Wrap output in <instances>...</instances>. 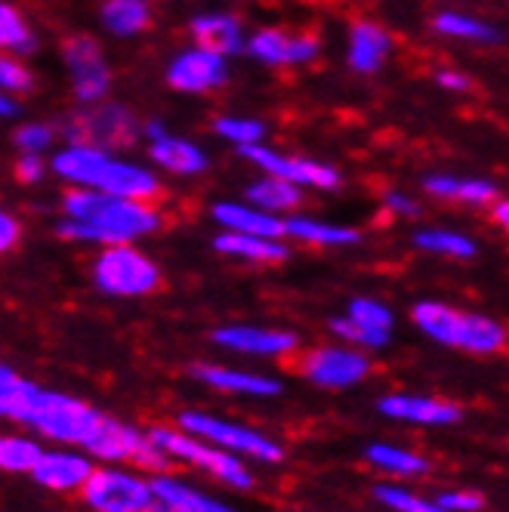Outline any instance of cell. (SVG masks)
<instances>
[{
	"label": "cell",
	"mask_w": 509,
	"mask_h": 512,
	"mask_svg": "<svg viewBox=\"0 0 509 512\" xmlns=\"http://www.w3.org/2000/svg\"><path fill=\"white\" fill-rule=\"evenodd\" d=\"M213 219L226 232H241V235H260V238H281L284 235V219L275 213H266L253 204H213Z\"/></svg>",
	"instance_id": "obj_21"
},
{
	"label": "cell",
	"mask_w": 509,
	"mask_h": 512,
	"mask_svg": "<svg viewBox=\"0 0 509 512\" xmlns=\"http://www.w3.org/2000/svg\"><path fill=\"white\" fill-rule=\"evenodd\" d=\"M213 343L235 352V355H253V358H284L297 352V337L290 331H272V327L257 324H232L213 331Z\"/></svg>",
	"instance_id": "obj_16"
},
{
	"label": "cell",
	"mask_w": 509,
	"mask_h": 512,
	"mask_svg": "<svg viewBox=\"0 0 509 512\" xmlns=\"http://www.w3.org/2000/svg\"><path fill=\"white\" fill-rule=\"evenodd\" d=\"M13 173H16L19 182H25V186H31V182H38V179L44 176V161H41V155L22 152V158L16 161Z\"/></svg>",
	"instance_id": "obj_41"
},
{
	"label": "cell",
	"mask_w": 509,
	"mask_h": 512,
	"mask_svg": "<svg viewBox=\"0 0 509 512\" xmlns=\"http://www.w3.org/2000/svg\"><path fill=\"white\" fill-rule=\"evenodd\" d=\"M16 145L22 152H31V155H41L47 145H50V139H53V133L44 127V124H25V127H19L16 130Z\"/></svg>",
	"instance_id": "obj_38"
},
{
	"label": "cell",
	"mask_w": 509,
	"mask_h": 512,
	"mask_svg": "<svg viewBox=\"0 0 509 512\" xmlns=\"http://www.w3.org/2000/svg\"><path fill=\"white\" fill-rule=\"evenodd\" d=\"M392 312L389 306H383L380 300L371 297H358L349 303L346 315L331 321V334L337 340H343L346 346H355L361 352H374V349H386L392 340Z\"/></svg>",
	"instance_id": "obj_11"
},
{
	"label": "cell",
	"mask_w": 509,
	"mask_h": 512,
	"mask_svg": "<svg viewBox=\"0 0 509 512\" xmlns=\"http://www.w3.org/2000/svg\"><path fill=\"white\" fill-rule=\"evenodd\" d=\"M44 457V448L28 435H4L0 438V469L7 472H28L38 466Z\"/></svg>",
	"instance_id": "obj_34"
},
{
	"label": "cell",
	"mask_w": 509,
	"mask_h": 512,
	"mask_svg": "<svg viewBox=\"0 0 509 512\" xmlns=\"http://www.w3.org/2000/svg\"><path fill=\"white\" fill-rule=\"evenodd\" d=\"M250 164L263 167L269 176H278L284 182H294V186H312V189H337L340 186V173L331 164H318L306 158H284L263 145H241L238 149Z\"/></svg>",
	"instance_id": "obj_14"
},
{
	"label": "cell",
	"mask_w": 509,
	"mask_h": 512,
	"mask_svg": "<svg viewBox=\"0 0 509 512\" xmlns=\"http://www.w3.org/2000/svg\"><path fill=\"white\" fill-rule=\"evenodd\" d=\"M494 219H497V226H503L509 232V198L494 204Z\"/></svg>",
	"instance_id": "obj_45"
},
{
	"label": "cell",
	"mask_w": 509,
	"mask_h": 512,
	"mask_svg": "<svg viewBox=\"0 0 509 512\" xmlns=\"http://www.w3.org/2000/svg\"><path fill=\"white\" fill-rule=\"evenodd\" d=\"M84 451L102 463H118V466L136 463L152 472H161L170 463V457L161 451L152 432H139L136 426L121 423L115 417H105V414H102L99 426L93 429V435L84 442Z\"/></svg>",
	"instance_id": "obj_7"
},
{
	"label": "cell",
	"mask_w": 509,
	"mask_h": 512,
	"mask_svg": "<svg viewBox=\"0 0 509 512\" xmlns=\"http://www.w3.org/2000/svg\"><path fill=\"white\" fill-rule=\"evenodd\" d=\"M423 189L435 198L463 201V204H488L497 198V189L485 179H457V176H426Z\"/></svg>",
	"instance_id": "obj_29"
},
{
	"label": "cell",
	"mask_w": 509,
	"mask_h": 512,
	"mask_svg": "<svg viewBox=\"0 0 509 512\" xmlns=\"http://www.w3.org/2000/svg\"><path fill=\"white\" fill-rule=\"evenodd\" d=\"M93 472H96V463L84 448L62 445V448L44 451L38 466L31 469V479L47 491L65 494V491H81L90 482Z\"/></svg>",
	"instance_id": "obj_15"
},
{
	"label": "cell",
	"mask_w": 509,
	"mask_h": 512,
	"mask_svg": "<svg viewBox=\"0 0 509 512\" xmlns=\"http://www.w3.org/2000/svg\"><path fill=\"white\" fill-rule=\"evenodd\" d=\"M0 84H4L7 93H28L34 87L31 75H28V68L13 62V59H4L0 62Z\"/></svg>",
	"instance_id": "obj_39"
},
{
	"label": "cell",
	"mask_w": 509,
	"mask_h": 512,
	"mask_svg": "<svg viewBox=\"0 0 509 512\" xmlns=\"http://www.w3.org/2000/svg\"><path fill=\"white\" fill-rule=\"evenodd\" d=\"M145 136H149L152 142H158V139H164V136H167V130H164V124H161V121H149V124H145Z\"/></svg>",
	"instance_id": "obj_46"
},
{
	"label": "cell",
	"mask_w": 509,
	"mask_h": 512,
	"mask_svg": "<svg viewBox=\"0 0 509 512\" xmlns=\"http://www.w3.org/2000/svg\"><path fill=\"white\" fill-rule=\"evenodd\" d=\"M62 53H65V65L71 71V84H75L78 99L90 105L105 99L112 78H108V65L102 59L99 44L87 38V34H75V38L65 41Z\"/></svg>",
	"instance_id": "obj_13"
},
{
	"label": "cell",
	"mask_w": 509,
	"mask_h": 512,
	"mask_svg": "<svg viewBox=\"0 0 509 512\" xmlns=\"http://www.w3.org/2000/svg\"><path fill=\"white\" fill-rule=\"evenodd\" d=\"M81 497L93 512H149L158 500L152 479L136 475L118 463L96 466L90 482L81 488Z\"/></svg>",
	"instance_id": "obj_9"
},
{
	"label": "cell",
	"mask_w": 509,
	"mask_h": 512,
	"mask_svg": "<svg viewBox=\"0 0 509 512\" xmlns=\"http://www.w3.org/2000/svg\"><path fill=\"white\" fill-rule=\"evenodd\" d=\"M53 170L81 189H96L105 195H118L130 201H145L158 195V179L127 161H112L96 145H68L53 158Z\"/></svg>",
	"instance_id": "obj_3"
},
{
	"label": "cell",
	"mask_w": 509,
	"mask_h": 512,
	"mask_svg": "<svg viewBox=\"0 0 509 512\" xmlns=\"http://www.w3.org/2000/svg\"><path fill=\"white\" fill-rule=\"evenodd\" d=\"M149 512H183V509H176V506H170V503H164V500H155Z\"/></svg>",
	"instance_id": "obj_48"
},
{
	"label": "cell",
	"mask_w": 509,
	"mask_h": 512,
	"mask_svg": "<svg viewBox=\"0 0 509 512\" xmlns=\"http://www.w3.org/2000/svg\"><path fill=\"white\" fill-rule=\"evenodd\" d=\"M0 112H4L7 118H13V115H19V105L13 99H0Z\"/></svg>",
	"instance_id": "obj_47"
},
{
	"label": "cell",
	"mask_w": 509,
	"mask_h": 512,
	"mask_svg": "<svg viewBox=\"0 0 509 512\" xmlns=\"http://www.w3.org/2000/svg\"><path fill=\"white\" fill-rule=\"evenodd\" d=\"M247 50L266 65H297L306 62L318 53L315 38H290V34L278 28H266L260 34H253Z\"/></svg>",
	"instance_id": "obj_20"
},
{
	"label": "cell",
	"mask_w": 509,
	"mask_h": 512,
	"mask_svg": "<svg viewBox=\"0 0 509 512\" xmlns=\"http://www.w3.org/2000/svg\"><path fill=\"white\" fill-rule=\"evenodd\" d=\"M0 414L68 448H84L102 420V414L87 401L44 389L19 377L13 368H0Z\"/></svg>",
	"instance_id": "obj_1"
},
{
	"label": "cell",
	"mask_w": 509,
	"mask_h": 512,
	"mask_svg": "<svg viewBox=\"0 0 509 512\" xmlns=\"http://www.w3.org/2000/svg\"><path fill=\"white\" fill-rule=\"evenodd\" d=\"M247 201L253 207H260L266 213H278V210H290L300 204V186L294 182H284L278 176H266L260 182H253L247 189Z\"/></svg>",
	"instance_id": "obj_30"
},
{
	"label": "cell",
	"mask_w": 509,
	"mask_h": 512,
	"mask_svg": "<svg viewBox=\"0 0 509 512\" xmlns=\"http://www.w3.org/2000/svg\"><path fill=\"white\" fill-rule=\"evenodd\" d=\"M435 31L448 34V38H460V41H482V44H497L500 31L488 22H479L472 16H460V13H439L435 16Z\"/></svg>",
	"instance_id": "obj_33"
},
{
	"label": "cell",
	"mask_w": 509,
	"mask_h": 512,
	"mask_svg": "<svg viewBox=\"0 0 509 512\" xmlns=\"http://www.w3.org/2000/svg\"><path fill=\"white\" fill-rule=\"evenodd\" d=\"M149 155L170 173H179V176H192V173H201L207 167V158L198 145L186 142V139H176V136H164L158 142H152Z\"/></svg>",
	"instance_id": "obj_27"
},
{
	"label": "cell",
	"mask_w": 509,
	"mask_h": 512,
	"mask_svg": "<svg viewBox=\"0 0 509 512\" xmlns=\"http://www.w3.org/2000/svg\"><path fill=\"white\" fill-rule=\"evenodd\" d=\"M93 284L105 297H145L161 284V272L136 247L112 244L96 256Z\"/></svg>",
	"instance_id": "obj_8"
},
{
	"label": "cell",
	"mask_w": 509,
	"mask_h": 512,
	"mask_svg": "<svg viewBox=\"0 0 509 512\" xmlns=\"http://www.w3.org/2000/svg\"><path fill=\"white\" fill-rule=\"evenodd\" d=\"M216 133L241 149V145H260V139L266 136V127L250 118H220L216 121Z\"/></svg>",
	"instance_id": "obj_37"
},
{
	"label": "cell",
	"mask_w": 509,
	"mask_h": 512,
	"mask_svg": "<svg viewBox=\"0 0 509 512\" xmlns=\"http://www.w3.org/2000/svg\"><path fill=\"white\" fill-rule=\"evenodd\" d=\"M62 133L71 145L108 149V145H130L139 136V124L121 105H99L93 112L71 118L68 127H62Z\"/></svg>",
	"instance_id": "obj_12"
},
{
	"label": "cell",
	"mask_w": 509,
	"mask_h": 512,
	"mask_svg": "<svg viewBox=\"0 0 509 512\" xmlns=\"http://www.w3.org/2000/svg\"><path fill=\"white\" fill-rule=\"evenodd\" d=\"M192 38H195V44H198L201 50L220 53V56L238 53L241 44H244L238 19L226 16V13L198 16V19L192 22Z\"/></svg>",
	"instance_id": "obj_23"
},
{
	"label": "cell",
	"mask_w": 509,
	"mask_h": 512,
	"mask_svg": "<svg viewBox=\"0 0 509 512\" xmlns=\"http://www.w3.org/2000/svg\"><path fill=\"white\" fill-rule=\"evenodd\" d=\"M192 377L210 389L247 395V398H275L281 392V383L275 377L238 371V368H220V364H201V368L192 371Z\"/></svg>",
	"instance_id": "obj_19"
},
{
	"label": "cell",
	"mask_w": 509,
	"mask_h": 512,
	"mask_svg": "<svg viewBox=\"0 0 509 512\" xmlns=\"http://www.w3.org/2000/svg\"><path fill=\"white\" fill-rule=\"evenodd\" d=\"M213 247L226 256H238V260H250V263H281V260H287V247L278 238L223 232V235L213 238Z\"/></svg>",
	"instance_id": "obj_24"
},
{
	"label": "cell",
	"mask_w": 509,
	"mask_h": 512,
	"mask_svg": "<svg viewBox=\"0 0 509 512\" xmlns=\"http://www.w3.org/2000/svg\"><path fill=\"white\" fill-rule=\"evenodd\" d=\"M0 44H4L7 50H16V53L34 50V34L28 31L25 19L10 4L0 7Z\"/></svg>",
	"instance_id": "obj_36"
},
{
	"label": "cell",
	"mask_w": 509,
	"mask_h": 512,
	"mask_svg": "<svg viewBox=\"0 0 509 512\" xmlns=\"http://www.w3.org/2000/svg\"><path fill=\"white\" fill-rule=\"evenodd\" d=\"M176 426L195 435V438H204V442L223 448L229 454H238V457H247V460H260V463H278L284 457V448L275 442L272 435L260 432V429H250V426H241V423H232V420H220L207 411H186L179 414Z\"/></svg>",
	"instance_id": "obj_6"
},
{
	"label": "cell",
	"mask_w": 509,
	"mask_h": 512,
	"mask_svg": "<svg viewBox=\"0 0 509 512\" xmlns=\"http://www.w3.org/2000/svg\"><path fill=\"white\" fill-rule=\"evenodd\" d=\"M383 204H386V210H392L398 216H417V204L411 198H405V195H398V192H389L383 198Z\"/></svg>",
	"instance_id": "obj_43"
},
{
	"label": "cell",
	"mask_w": 509,
	"mask_h": 512,
	"mask_svg": "<svg viewBox=\"0 0 509 512\" xmlns=\"http://www.w3.org/2000/svg\"><path fill=\"white\" fill-rule=\"evenodd\" d=\"M377 411L386 420L411 423V426H454L460 420V408L445 398L432 395H411V392H392L377 401Z\"/></svg>",
	"instance_id": "obj_17"
},
{
	"label": "cell",
	"mask_w": 509,
	"mask_h": 512,
	"mask_svg": "<svg viewBox=\"0 0 509 512\" xmlns=\"http://www.w3.org/2000/svg\"><path fill=\"white\" fill-rule=\"evenodd\" d=\"M389 34L374 25V22H358L352 28V41H349V65L358 75H374V71L386 62L389 56Z\"/></svg>",
	"instance_id": "obj_22"
},
{
	"label": "cell",
	"mask_w": 509,
	"mask_h": 512,
	"mask_svg": "<svg viewBox=\"0 0 509 512\" xmlns=\"http://www.w3.org/2000/svg\"><path fill=\"white\" fill-rule=\"evenodd\" d=\"M414 244L426 253L451 256V260H469V256H476V241L460 232H448V229H423L414 235Z\"/></svg>",
	"instance_id": "obj_32"
},
{
	"label": "cell",
	"mask_w": 509,
	"mask_h": 512,
	"mask_svg": "<svg viewBox=\"0 0 509 512\" xmlns=\"http://www.w3.org/2000/svg\"><path fill=\"white\" fill-rule=\"evenodd\" d=\"M152 485H155V497L158 500H164V503H170L176 509H183V512H238L229 503L213 500V497L195 491L192 485H186L183 479H173V475H164V472L155 475Z\"/></svg>",
	"instance_id": "obj_25"
},
{
	"label": "cell",
	"mask_w": 509,
	"mask_h": 512,
	"mask_svg": "<svg viewBox=\"0 0 509 512\" xmlns=\"http://www.w3.org/2000/svg\"><path fill=\"white\" fill-rule=\"evenodd\" d=\"M300 374L321 389H349L371 374L368 355L355 346H318L303 355Z\"/></svg>",
	"instance_id": "obj_10"
},
{
	"label": "cell",
	"mask_w": 509,
	"mask_h": 512,
	"mask_svg": "<svg viewBox=\"0 0 509 512\" xmlns=\"http://www.w3.org/2000/svg\"><path fill=\"white\" fill-rule=\"evenodd\" d=\"M65 219L59 223V235L71 241H93V244H130L158 229V216L142 201L105 195L96 189L71 192L62 201Z\"/></svg>",
	"instance_id": "obj_2"
},
{
	"label": "cell",
	"mask_w": 509,
	"mask_h": 512,
	"mask_svg": "<svg viewBox=\"0 0 509 512\" xmlns=\"http://www.w3.org/2000/svg\"><path fill=\"white\" fill-rule=\"evenodd\" d=\"M284 235L294 238V241H303V244H324V247H349V244L358 241L355 229L318 223V219H309V216L284 219Z\"/></svg>",
	"instance_id": "obj_28"
},
{
	"label": "cell",
	"mask_w": 509,
	"mask_h": 512,
	"mask_svg": "<svg viewBox=\"0 0 509 512\" xmlns=\"http://www.w3.org/2000/svg\"><path fill=\"white\" fill-rule=\"evenodd\" d=\"M102 25L118 38H130L149 25V7L145 0H108L102 7Z\"/></svg>",
	"instance_id": "obj_31"
},
{
	"label": "cell",
	"mask_w": 509,
	"mask_h": 512,
	"mask_svg": "<svg viewBox=\"0 0 509 512\" xmlns=\"http://www.w3.org/2000/svg\"><path fill=\"white\" fill-rule=\"evenodd\" d=\"M16 241H19V223L10 213H4L0 216V250L16 247Z\"/></svg>",
	"instance_id": "obj_42"
},
{
	"label": "cell",
	"mask_w": 509,
	"mask_h": 512,
	"mask_svg": "<svg viewBox=\"0 0 509 512\" xmlns=\"http://www.w3.org/2000/svg\"><path fill=\"white\" fill-rule=\"evenodd\" d=\"M411 318L423 337L448 349H460L469 355H494L506 346V327L482 312H466L448 303L426 300L414 306Z\"/></svg>",
	"instance_id": "obj_4"
},
{
	"label": "cell",
	"mask_w": 509,
	"mask_h": 512,
	"mask_svg": "<svg viewBox=\"0 0 509 512\" xmlns=\"http://www.w3.org/2000/svg\"><path fill=\"white\" fill-rule=\"evenodd\" d=\"M374 497L392 509V512H448L439 500H426L408 488H398V485H377Z\"/></svg>",
	"instance_id": "obj_35"
},
{
	"label": "cell",
	"mask_w": 509,
	"mask_h": 512,
	"mask_svg": "<svg viewBox=\"0 0 509 512\" xmlns=\"http://www.w3.org/2000/svg\"><path fill=\"white\" fill-rule=\"evenodd\" d=\"M226 62L220 53H210V50H186L183 56H176L170 71H167V81L173 90H183V93H204L213 90L226 81Z\"/></svg>",
	"instance_id": "obj_18"
},
{
	"label": "cell",
	"mask_w": 509,
	"mask_h": 512,
	"mask_svg": "<svg viewBox=\"0 0 509 512\" xmlns=\"http://www.w3.org/2000/svg\"><path fill=\"white\" fill-rule=\"evenodd\" d=\"M365 460L386 472V475H395V479H417V475H423L429 469V463L408 451V448H398V445H389V442H374L365 448Z\"/></svg>",
	"instance_id": "obj_26"
},
{
	"label": "cell",
	"mask_w": 509,
	"mask_h": 512,
	"mask_svg": "<svg viewBox=\"0 0 509 512\" xmlns=\"http://www.w3.org/2000/svg\"><path fill=\"white\" fill-rule=\"evenodd\" d=\"M152 438L161 445V451L170 457V460H183L195 469H201L210 479L223 482V485H232V488H250L253 485V475L247 469V463L238 457V454H229L223 448H216L204 438H195L183 429H167V426H155L152 429Z\"/></svg>",
	"instance_id": "obj_5"
},
{
	"label": "cell",
	"mask_w": 509,
	"mask_h": 512,
	"mask_svg": "<svg viewBox=\"0 0 509 512\" xmlns=\"http://www.w3.org/2000/svg\"><path fill=\"white\" fill-rule=\"evenodd\" d=\"M439 503H442L448 512H479V509H482V494L466 491V488L442 491V494H439Z\"/></svg>",
	"instance_id": "obj_40"
},
{
	"label": "cell",
	"mask_w": 509,
	"mask_h": 512,
	"mask_svg": "<svg viewBox=\"0 0 509 512\" xmlns=\"http://www.w3.org/2000/svg\"><path fill=\"white\" fill-rule=\"evenodd\" d=\"M435 81H439V87H445V90H466L469 87V81L463 75H457V71H439Z\"/></svg>",
	"instance_id": "obj_44"
}]
</instances>
